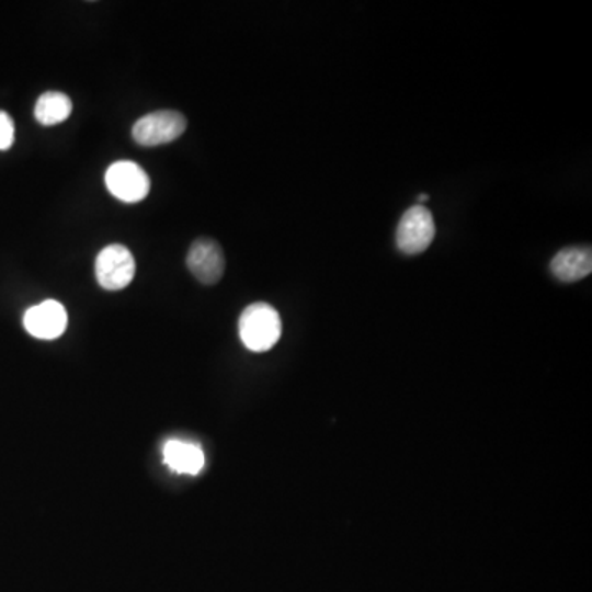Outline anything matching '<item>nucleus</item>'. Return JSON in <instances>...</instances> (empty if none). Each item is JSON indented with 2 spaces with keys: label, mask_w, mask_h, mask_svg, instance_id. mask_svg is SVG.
<instances>
[{
  "label": "nucleus",
  "mask_w": 592,
  "mask_h": 592,
  "mask_svg": "<svg viewBox=\"0 0 592 592\" xmlns=\"http://www.w3.org/2000/svg\"><path fill=\"white\" fill-rule=\"evenodd\" d=\"M23 326L33 338L52 341L66 331L68 315H66L65 306L61 303L46 299V301L26 309L25 316H23Z\"/></svg>",
  "instance_id": "obj_7"
},
{
  "label": "nucleus",
  "mask_w": 592,
  "mask_h": 592,
  "mask_svg": "<svg viewBox=\"0 0 592 592\" xmlns=\"http://www.w3.org/2000/svg\"><path fill=\"white\" fill-rule=\"evenodd\" d=\"M15 137L13 121L7 112L0 111V150H9Z\"/></svg>",
  "instance_id": "obj_11"
},
{
  "label": "nucleus",
  "mask_w": 592,
  "mask_h": 592,
  "mask_svg": "<svg viewBox=\"0 0 592 592\" xmlns=\"http://www.w3.org/2000/svg\"><path fill=\"white\" fill-rule=\"evenodd\" d=\"M105 186L124 203H138L150 193V178L135 161H115L105 171Z\"/></svg>",
  "instance_id": "obj_5"
},
{
  "label": "nucleus",
  "mask_w": 592,
  "mask_h": 592,
  "mask_svg": "<svg viewBox=\"0 0 592 592\" xmlns=\"http://www.w3.org/2000/svg\"><path fill=\"white\" fill-rule=\"evenodd\" d=\"M163 463L173 473L197 476L203 470L204 453L201 446L183 440H170L163 446Z\"/></svg>",
  "instance_id": "obj_9"
},
{
  "label": "nucleus",
  "mask_w": 592,
  "mask_h": 592,
  "mask_svg": "<svg viewBox=\"0 0 592 592\" xmlns=\"http://www.w3.org/2000/svg\"><path fill=\"white\" fill-rule=\"evenodd\" d=\"M72 102L68 95L58 91H48L39 95L35 104V118L42 125H56L71 115Z\"/></svg>",
  "instance_id": "obj_10"
},
{
  "label": "nucleus",
  "mask_w": 592,
  "mask_h": 592,
  "mask_svg": "<svg viewBox=\"0 0 592 592\" xmlns=\"http://www.w3.org/2000/svg\"><path fill=\"white\" fill-rule=\"evenodd\" d=\"M549 269L559 282L572 283L585 278L592 272V249L589 246L566 247L553 257Z\"/></svg>",
  "instance_id": "obj_8"
},
{
  "label": "nucleus",
  "mask_w": 592,
  "mask_h": 592,
  "mask_svg": "<svg viewBox=\"0 0 592 592\" xmlns=\"http://www.w3.org/2000/svg\"><path fill=\"white\" fill-rule=\"evenodd\" d=\"M436 226H434L433 214L428 207L414 204L401 216L397 226L398 250L407 255H417L424 252L433 242Z\"/></svg>",
  "instance_id": "obj_4"
},
{
  "label": "nucleus",
  "mask_w": 592,
  "mask_h": 592,
  "mask_svg": "<svg viewBox=\"0 0 592 592\" xmlns=\"http://www.w3.org/2000/svg\"><path fill=\"white\" fill-rule=\"evenodd\" d=\"M186 265L194 278L203 285H216L226 270V259L219 243L213 239L194 240L186 255Z\"/></svg>",
  "instance_id": "obj_6"
},
{
  "label": "nucleus",
  "mask_w": 592,
  "mask_h": 592,
  "mask_svg": "<svg viewBox=\"0 0 592 592\" xmlns=\"http://www.w3.org/2000/svg\"><path fill=\"white\" fill-rule=\"evenodd\" d=\"M186 117L178 111H155L132 127V137L141 147H157L177 140L186 130Z\"/></svg>",
  "instance_id": "obj_3"
},
{
  "label": "nucleus",
  "mask_w": 592,
  "mask_h": 592,
  "mask_svg": "<svg viewBox=\"0 0 592 592\" xmlns=\"http://www.w3.org/2000/svg\"><path fill=\"white\" fill-rule=\"evenodd\" d=\"M430 200V196L428 194H420V197H418V204H421L423 206L424 201Z\"/></svg>",
  "instance_id": "obj_12"
},
{
  "label": "nucleus",
  "mask_w": 592,
  "mask_h": 592,
  "mask_svg": "<svg viewBox=\"0 0 592 592\" xmlns=\"http://www.w3.org/2000/svg\"><path fill=\"white\" fill-rule=\"evenodd\" d=\"M94 269L95 278L102 288L118 292L130 285L137 263L127 247L122 243H111L95 257Z\"/></svg>",
  "instance_id": "obj_2"
},
{
  "label": "nucleus",
  "mask_w": 592,
  "mask_h": 592,
  "mask_svg": "<svg viewBox=\"0 0 592 592\" xmlns=\"http://www.w3.org/2000/svg\"><path fill=\"white\" fill-rule=\"evenodd\" d=\"M239 335L249 351H270L282 335L278 311L266 303L247 306L239 318Z\"/></svg>",
  "instance_id": "obj_1"
}]
</instances>
